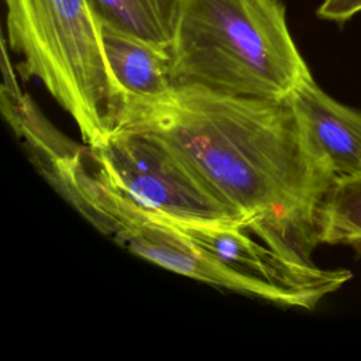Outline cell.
I'll list each match as a JSON object with an SVG mask.
<instances>
[{
  "label": "cell",
  "instance_id": "obj_1",
  "mask_svg": "<svg viewBox=\"0 0 361 361\" xmlns=\"http://www.w3.org/2000/svg\"><path fill=\"white\" fill-rule=\"evenodd\" d=\"M123 128L162 137L243 214L251 234L293 261L316 265L319 210L336 176L289 97L175 87L165 103Z\"/></svg>",
  "mask_w": 361,
  "mask_h": 361
},
{
  "label": "cell",
  "instance_id": "obj_2",
  "mask_svg": "<svg viewBox=\"0 0 361 361\" xmlns=\"http://www.w3.org/2000/svg\"><path fill=\"white\" fill-rule=\"evenodd\" d=\"M169 52L175 87L285 99L312 76L281 0H182Z\"/></svg>",
  "mask_w": 361,
  "mask_h": 361
},
{
  "label": "cell",
  "instance_id": "obj_3",
  "mask_svg": "<svg viewBox=\"0 0 361 361\" xmlns=\"http://www.w3.org/2000/svg\"><path fill=\"white\" fill-rule=\"evenodd\" d=\"M18 71L71 114L87 147L116 128V90L102 31L86 0H4Z\"/></svg>",
  "mask_w": 361,
  "mask_h": 361
},
{
  "label": "cell",
  "instance_id": "obj_4",
  "mask_svg": "<svg viewBox=\"0 0 361 361\" xmlns=\"http://www.w3.org/2000/svg\"><path fill=\"white\" fill-rule=\"evenodd\" d=\"M45 178L96 228L133 254L196 281L285 305L276 290L224 267L172 221L114 188L100 173L89 149L76 148L58 157Z\"/></svg>",
  "mask_w": 361,
  "mask_h": 361
},
{
  "label": "cell",
  "instance_id": "obj_5",
  "mask_svg": "<svg viewBox=\"0 0 361 361\" xmlns=\"http://www.w3.org/2000/svg\"><path fill=\"white\" fill-rule=\"evenodd\" d=\"M87 149L114 188L169 221L245 224L243 214L155 133L117 128Z\"/></svg>",
  "mask_w": 361,
  "mask_h": 361
},
{
  "label": "cell",
  "instance_id": "obj_6",
  "mask_svg": "<svg viewBox=\"0 0 361 361\" xmlns=\"http://www.w3.org/2000/svg\"><path fill=\"white\" fill-rule=\"evenodd\" d=\"M173 223V221H172ZM202 251L240 275L276 290L286 306L312 309L350 278L347 269H322L290 259L244 224H178Z\"/></svg>",
  "mask_w": 361,
  "mask_h": 361
},
{
  "label": "cell",
  "instance_id": "obj_7",
  "mask_svg": "<svg viewBox=\"0 0 361 361\" xmlns=\"http://www.w3.org/2000/svg\"><path fill=\"white\" fill-rule=\"evenodd\" d=\"M100 31L116 90L117 130L131 126L173 94L172 59L166 48L107 27Z\"/></svg>",
  "mask_w": 361,
  "mask_h": 361
},
{
  "label": "cell",
  "instance_id": "obj_8",
  "mask_svg": "<svg viewBox=\"0 0 361 361\" xmlns=\"http://www.w3.org/2000/svg\"><path fill=\"white\" fill-rule=\"evenodd\" d=\"M289 99L314 151L336 179L361 176V114L330 97L312 76Z\"/></svg>",
  "mask_w": 361,
  "mask_h": 361
},
{
  "label": "cell",
  "instance_id": "obj_9",
  "mask_svg": "<svg viewBox=\"0 0 361 361\" xmlns=\"http://www.w3.org/2000/svg\"><path fill=\"white\" fill-rule=\"evenodd\" d=\"M100 27L169 49L182 0H86Z\"/></svg>",
  "mask_w": 361,
  "mask_h": 361
},
{
  "label": "cell",
  "instance_id": "obj_10",
  "mask_svg": "<svg viewBox=\"0 0 361 361\" xmlns=\"http://www.w3.org/2000/svg\"><path fill=\"white\" fill-rule=\"evenodd\" d=\"M320 244L361 247V176L338 178L319 210Z\"/></svg>",
  "mask_w": 361,
  "mask_h": 361
},
{
  "label": "cell",
  "instance_id": "obj_11",
  "mask_svg": "<svg viewBox=\"0 0 361 361\" xmlns=\"http://www.w3.org/2000/svg\"><path fill=\"white\" fill-rule=\"evenodd\" d=\"M361 11V0H323L317 16L323 20L345 23Z\"/></svg>",
  "mask_w": 361,
  "mask_h": 361
}]
</instances>
